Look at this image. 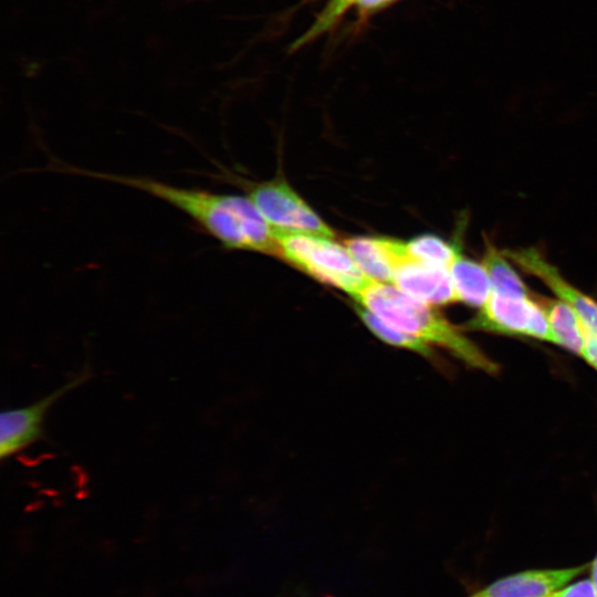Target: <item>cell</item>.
<instances>
[{"mask_svg": "<svg viewBox=\"0 0 597 597\" xmlns=\"http://www.w3.org/2000/svg\"><path fill=\"white\" fill-rule=\"evenodd\" d=\"M352 298L387 324L448 350L468 366L490 374L498 371V365L432 305L402 293L392 284L371 281Z\"/></svg>", "mask_w": 597, "mask_h": 597, "instance_id": "cell-2", "label": "cell"}, {"mask_svg": "<svg viewBox=\"0 0 597 597\" xmlns=\"http://www.w3.org/2000/svg\"><path fill=\"white\" fill-rule=\"evenodd\" d=\"M391 284L402 293L432 306L457 302L449 270L411 256L396 268Z\"/></svg>", "mask_w": 597, "mask_h": 597, "instance_id": "cell-9", "label": "cell"}, {"mask_svg": "<svg viewBox=\"0 0 597 597\" xmlns=\"http://www.w3.org/2000/svg\"><path fill=\"white\" fill-rule=\"evenodd\" d=\"M91 371L81 373L48 395L27 406L7 409L0 415V458L6 460L43 437L44 420L51 407L62 397L88 380Z\"/></svg>", "mask_w": 597, "mask_h": 597, "instance_id": "cell-6", "label": "cell"}, {"mask_svg": "<svg viewBox=\"0 0 597 597\" xmlns=\"http://www.w3.org/2000/svg\"><path fill=\"white\" fill-rule=\"evenodd\" d=\"M548 597H597L590 578L572 582Z\"/></svg>", "mask_w": 597, "mask_h": 597, "instance_id": "cell-17", "label": "cell"}, {"mask_svg": "<svg viewBox=\"0 0 597 597\" xmlns=\"http://www.w3.org/2000/svg\"><path fill=\"white\" fill-rule=\"evenodd\" d=\"M359 0H328L311 27L292 44L297 50L333 30L344 15L356 8Z\"/></svg>", "mask_w": 597, "mask_h": 597, "instance_id": "cell-16", "label": "cell"}, {"mask_svg": "<svg viewBox=\"0 0 597 597\" xmlns=\"http://www.w3.org/2000/svg\"><path fill=\"white\" fill-rule=\"evenodd\" d=\"M590 568H591V576H590V580L594 585V588H595V591H596V595H597V554L595 556V558L593 559V562L590 563Z\"/></svg>", "mask_w": 597, "mask_h": 597, "instance_id": "cell-19", "label": "cell"}, {"mask_svg": "<svg viewBox=\"0 0 597 597\" xmlns=\"http://www.w3.org/2000/svg\"><path fill=\"white\" fill-rule=\"evenodd\" d=\"M536 297L546 314L555 344L582 357L585 338L577 313L559 298Z\"/></svg>", "mask_w": 597, "mask_h": 597, "instance_id": "cell-12", "label": "cell"}, {"mask_svg": "<svg viewBox=\"0 0 597 597\" xmlns=\"http://www.w3.org/2000/svg\"><path fill=\"white\" fill-rule=\"evenodd\" d=\"M584 338L582 357L597 370V335L584 331Z\"/></svg>", "mask_w": 597, "mask_h": 597, "instance_id": "cell-18", "label": "cell"}, {"mask_svg": "<svg viewBox=\"0 0 597 597\" xmlns=\"http://www.w3.org/2000/svg\"><path fill=\"white\" fill-rule=\"evenodd\" d=\"M247 197L274 233L314 234L335 238L334 230L282 177L249 186Z\"/></svg>", "mask_w": 597, "mask_h": 597, "instance_id": "cell-4", "label": "cell"}, {"mask_svg": "<svg viewBox=\"0 0 597 597\" xmlns=\"http://www.w3.org/2000/svg\"><path fill=\"white\" fill-rule=\"evenodd\" d=\"M457 302L481 308L492 294V285L482 262H476L457 249L455 256L449 266Z\"/></svg>", "mask_w": 597, "mask_h": 597, "instance_id": "cell-11", "label": "cell"}, {"mask_svg": "<svg viewBox=\"0 0 597 597\" xmlns=\"http://www.w3.org/2000/svg\"><path fill=\"white\" fill-rule=\"evenodd\" d=\"M344 245L358 269L371 281L390 283L396 268L410 254L407 242L373 237L344 240Z\"/></svg>", "mask_w": 597, "mask_h": 597, "instance_id": "cell-10", "label": "cell"}, {"mask_svg": "<svg viewBox=\"0 0 597 597\" xmlns=\"http://www.w3.org/2000/svg\"><path fill=\"white\" fill-rule=\"evenodd\" d=\"M54 170L145 192L185 213L226 249L279 256L274 230L248 197L180 187L146 176L94 171L63 164L54 165Z\"/></svg>", "mask_w": 597, "mask_h": 597, "instance_id": "cell-1", "label": "cell"}, {"mask_svg": "<svg viewBox=\"0 0 597 597\" xmlns=\"http://www.w3.org/2000/svg\"><path fill=\"white\" fill-rule=\"evenodd\" d=\"M503 253L524 272L540 279L557 298L567 303L579 316L584 331L597 335V302L570 284L537 249L504 250Z\"/></svg>", "mask_w": 597, "mask_h": 597, "instance_id": "cell-7", "label": "cell"}, {"mask_svg": "<svg viewBox=\"0 0 597 597\" xmlns=\"http://www.w3.org/2000/svg\"><path fill=\"white\" fill-rule=\"evenodd\" d=\"M468 328L527 336L555 344L546 314L532 293L527 296H509L492 292L468 323Z\"/></svg>", "mask_w": 597, "mask_h": 597, "instance_id": "cell-5", "label": "cell"}, {"mask_svg": "<svg viewBox=\"0 0 597 597\" xmlns=\"http://www.w3.org/2000/svg\"><path fill=\"white\" fill-rule=\"evenodd\" d=\"M354 310H356L358 317L362 320L365 326L384 343L413 352L426 358L433 356L432 346L426 342L387 324L378 316L356 303L354 304Z\"/></svg>", "mask_w": 597, "mask_h": 597, "instance_id": "cell-14", "label": "cell"}, {"mask_svg": "<svg viewBox=\"0 0 597 597\" xmlns=\"http://www.w3.org/2000/svg\"><path fill=\"white\" fill-rule=\"evenodd\" d=\"M407 249L411 258L449 270L458 247L446 242L433 234H422L407 242Z\"/></svg>", "mask_w": 597, "mask_h": 597, "instance_id": "cell-15", "label": "cell"}, {"mask_svg": "<svg viewBox=\"0 0 597 597\" xmlns=\"http://www.w3.org/2000/svg\"><path fill=\"white\" fill-rule=\"evenodd\" d=\"M279 258L321 283L346 292L350 297L371 282L356 265L346 247L334 238L274 233Z\"/></svg>", "mask_w": 597, "mask_h": 597, "instance_id": "cell-3", "label": "cell"}, {"mask_svg": "<svg viewBox=\"0 0 597 597\" xmlns=\"http://www.w3.org/2000/svg\"><path fill=\"white\" fill-rule=\"evenodd\" d=\"M589 567L590 563L565 568L527 569L501 577L467 597H548Z\"/></svg>", "mask_w": 597, "mask_h": 597, "instance_id": "cell-8", "label": "cell"}, {"mask_svg": "<svg viewBox=\"0 0 597 597\" xmlns=\"http://www.w3.org/2000/svg\"><path fill=\"white\" fill-rule=\"evenodd\" d=\"M482 263L489 274L492 292L509 296H527L531 294L503 251H499L489 240H485Z\"/></svg>", "mask_w": 597, "mask_h": 597, "instance_id": "cell-13", "label": "cell"}]
</instances>
